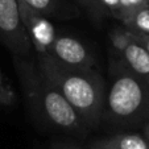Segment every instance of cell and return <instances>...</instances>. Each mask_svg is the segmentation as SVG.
I'll return each instance as SVG.
<instances>
[{"label": "cell", "instance_id": "6da1fadb", "mask_svg": "<svg viewBox=\"0 0 149 149\" xmlns=\"http://www.w3.org/2000/svg\"><path fill=\"white\" fill-rule=\"evenodd\" d=\"M37 65L78 113L86 130L100 124L106 82L95 69L68 68L49 54L37 56Z\"/></svg>", "mask_w": 149, "mask_h": 149}, {"label": "cell", "instance_id": "7a4b0ae2", "mask_svg": "<svg viewBox=\"0 0 149 149\" xmlns=\"http://www.w3.org/2000/svg\"><path fill=\"white\" fill-rule=\"evenodd\" d=\"M100 123L118 128L144 127L149 121V86L115 54L110 59Z\"/></svg>", "mask_w": 149, "mask_h": 149}, {"label": "cell", "instance_id": "3957f363", "mask_svg": "<svg viewBox=\"0 0 149 149\" xmlns=\"http://www.w3.org/2000/svg\"><path fill=\"white\" fill-rule=\"evenodd\" d=\"M12 58L25 99L37 116L63 132L82 135L87 131L59 90L41 73L37 62L28 57Z\"/></svg>", "mask_w": 149, "mask_h": 149}, {"label": "cell", "instance_id": "277c9868", "mask_svg": "<svg viewBox=\"0 0 149 149\" xmlns=\"http://www.w3.org/2000/svg\"><path fill=\"white\" fill-rule=\"evenodd\" d=\"M0 41L12 56L28 57L32 45L20 20L17 0H0Z\"/></svg>", "mask_w": 149, "mask_h": 149}, {"label": "cell", "instance_id": "5b68a950", "mask_svg": "<svg viewBox=\"0 0 149 149\" xmlns=\"http://www.w3.org/2000/svg\"><path fill=\"white\" fill-rule=\"evenodd\" d=\"M115 54L135 75L149 86V53L124 28H115L110 33Z\"/></svg>", "mask_w": 149, "mask_h": 149}, {"label": "cell", "instance_id": "8992f818", "mask_svg": "<svg viewBox=\"0 0 149 149\" xmlns=\"http://www.w3.org/2000/svg\"><path fill=\"white\" fill-rule=\"evenodd\" d=\"M17 3H19L20 20H21V24H23L29 41H31L32 49L36 52V56L48 54L52 42L58 34L56 26L48 17L31 9L21 0H17Z\"/></svg>", "mask_w": 149, "mask_h": 149}, {"label": "cell", "instance_id": "52a82bcc", "mask_svg": "<svg viewBox=\"0 0 149 149\" xmlns=\"http://www.w3.org/2000/svg\"><path fill=\"white\" fill-rule=\"evenodd\" d=\"M48 54L57 62L73 69H95V58L82 41L66 34H57Z\"/></svg>", "mask_w": 149, "mask_h": 149}, {"label": "cell", "instance_id": "ba28073f", "mask_svg": "<svg viewBox=\"0 0 149 149\" xmlns=\"http://www.w3.org/2000/svg\"><path fill=\"white\" fill-rule=\"evenodd\" d=\"M90 149H149V141L143 133L120 132L93 140Z\"/></svg>", "mask_w": 149, "mask_h": 149}, {"label": "cell", "instance_id": "9c48e42d", "mask_svg": "<svg viewBox=\"0 0 149 149\" xmlns=\"http://www.w3.org/2000/svg\"><path fill=\"white\" fill-rule=\"evenodd\" d=\"M37 13L48 19H70L78 15V11L66 0H21Z\"/></svg>", "mask_w": 149, "mask_h": 149}, {"label": "cell", "instance_id": "30bf717a", "mask_svg": "<svg viewBox=\"0 0 149 149\" xmlns=\"http://www.w3.org/2000/svg\"><path fill=\"white\" fill-rule=\"evenodd\" d=\"M123 23V28L130 33L149 36V6L137 7L130 12L119 16Z\"/></svg>", "mask_w": 149, "mask_h": 149}, {"label": "cell", "instance_id": "8fae6325", "mask_svg": "<svg viewBox=\"0 0 149 149\" xmlns=\"http://www.w3.org/2000/svg\"><path fill=\"white\" fill-rule=\"evenodd\" d=\"M95 21H102L107 16V6L103 0H77Z\"/></svg>", "mask_w": 149, "mask_h": 149}, {"label": "cell", "instance_id": "7c38bea8", "mask_svg": "<svg viewBox=\"0 0 149 149\" xmlns=\"http://www.w3.org/2000/svg\"><path fill=\"white\" fill-rule=\"evenodd\" d=\"M15 102V93L6 83H0V106H11Z\"/></svg>", "mask_w": 149, "mask_h": 149}, {"label": "cell", "instance_id": "4fadbf2b", "mask_svg": "<svg viewBox=\"0 0 149 149\" xmlns=\"http://www.w3.org/2000/svg\"><path fill=\"white\" fill-rule=\"evenodd\" d=\"M127 32H128V31H127ZM128 33H130V32H128ZM130 34L149 53V36H143V34H135V33H130Z\"/></svg>", "mask_w": 149, "mask_h": 149}, {"label": "cell", "instance_id": "5bb4252c", "mask_svg": "<svg viewBox=\"0 0 149 149\" xmlns=\"http://www.w3.org/2000/svg\"><path fill=\"white\" fill-rule=\"evenodd\" d=\"M143 136L149 141V121H146L143 127Z\"/></svg>", "mask_w": 149, "mask_h": 149}, {"label": "cell", "instance_id": "9a60e30c", "mask_svg": "<svg viewBox=\"0 0 149 149\" xmlns=\"http://www.w3.org/2000/svg\"><path fill=\"white\" fill-rule=\"evenodd\" d=\"M53 149H82V148H78V146H57V148H53Z\"/></svg>", "mask_w": 149, "mask_h": 149}, {"label": "cell", "instance_id": "2e32d148", "mask_svg": "<svg viewBox=\"0 0 149 149\" xmlns=\"http://www.w3.org/2000/svg\"><path fill=\"white\" fill-rule=\"evenodd\" d=\"M0 83H4V78H3V74H1V70H0Z\"/></svg>", "mask_w": 149, "mask_h": 149}, {"label": "cell", "instance_id": "e0dca14e", "mask_svg": "<svg viewBox=\"0 0 149 149\" xmlns=\"http://www.w3.org/2000/svg\"><path fill=\"white\" fill-rule=\"evenodd\" d=\"M145 1H146V4H148V6H149V0H145Z\"/></svg>", "mask_w": 149, "mask_h": 149}]
</instances>
